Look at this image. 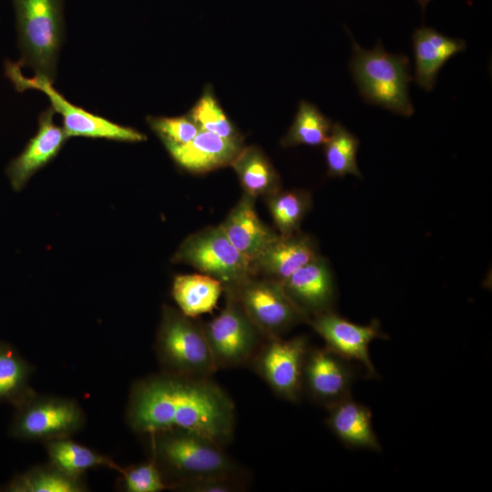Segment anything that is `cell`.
<instances>
[{"label":"cell","mask_w":492,"mask_h":492,"mask_svg":"<svg viewBox=\"0 0 492 492\" xmlns=\"http://www.w3.org/2000/svg\"><path fill=\"white\" fill-rule=\"evenodd\" d=\"M127 422L137 433L184 430L204 436L224 447L233 436L235 405L210 377L168 372L134 384Z\"/></svg>","instance_id":"1"},{"label":"cell","mask_w":492,"mask_h":492,"mask_svg":"<svg viewBox=\"0 0 492 492\" xmlns=\"http://www.w3.org/2000/svg\"><path fill=\"white\" fill-rule=\"evenodd\" d=\"M149 437L152 460L169 488L207 477L241 476L240 467L224 452V447L204 436L170 430Z\"/></svg>","instance_id":"2"},{"label":"cell","mask_w":492,"mask_h":492,"mask_svg":"<svg viewBox=\"0 0 492 492\" xmlns=\"http://www.w3.org/2000/svg\"><path fill=\"white\" fill-rule=\"evenodd\" d=\"M350 70L364 99L394 113L409 117L414 108L408 93L413 77L405 55L386 52L381 42L373 49L363 48L353 37Z\"/></svg>","instance_id":"3"},{"label":"cell","mask_w":492,"mask_h":492,"mask_svg":"<svg viewBox=\"0 0 492 492\" xmlns=\"http://www.w3.org/2000/svg\"><path fill=\"white\" fill-rule=\"evenodd\" d=\"M15 12L21 67L54 82L65 38L64 0H11Z\"/></svg>","instance_id":"4"},{"label":"cell","mask_w":492,"mask_h":492,"mask_svg":"<svg viewBox=\"0 0 492 492\" xmlns=\"http://www.w3.org/2000/svg\"><path fill=\"white\" fill-rule=\"evenodd\" d=\"M156 353L164 372L210 377L218 370L203 327L169 305L162 307Z\"/></svg>","instance_id":"5"},{"label":"cell","mask_w":492,"mask_h":492,"mask_svg":"<svg viewBox=\"0 0 492 492\" xmlns=\"http://www.w3.org/2000/svg\"><path fill=\"white\" fill-rule=\"evenodd\" d=\"M5 72L18 92L36 89L46 95L51 103L50 107L62 117L63 129L67 138H106L121 142H140L147 139L145 134L133 128L117 124L70 103L47 78L36 75L31 78L26 77L19 62L6 60Z\"/></svg>","instance_id":"6"},{"label":"cell","mask_w":492,"mask_h":492,"mask_svg":"<svg viewBox=\"0 0 492 492\" xmlns=\"http://www.w3.org/2000/svg\"><path fill=\"white\" fill-rule=\"evenodd\" d=\"M171 261L190 265L217 279L223 288L257 275L253 263L231 244L220 225L207 227L187 237Z\"/></svg>","instance_id":"7"},{"label":"cell","mask_w":492,"mask_h":492,"mask_svg":"<svg viewBox=\"0 0 492 492\" xmlns=\"http://www.w3.org/2000/svg\"><path fill=\"white\" fill-rule=\"evenodd\" d=\"M224 289L234 297L266 339L281 337L292 326L308 321L278 282L253 275Z\"/></svg>","instance_id":"8"},{"label":"cell","mask_w":492,"mask_h":492,"mask_svg":"<svg viewBox=\"0 0 492 492\" xmlns=\"http://www.w3.org/2000/svg\"><path fill=\"white\" fill-rule=\"evenodd\" d=\"M84 424V412L76 401L35 393L15 407L10 435L21 440L48 442L69 437Z\"/></svg>","instance_id":"9"},{"label":"cell","mask_w":492,"mask_h":492,"mask_svg":"<svg viewBox=\"0 0 492 492\" xmlns=\"http://www.w3.org/2000/svg\"><path fill=\"white\" fill-rule=\"evenodd\" d=\"M203 329L218 369L251 363L261 345V333L228 292L225 308Z\"/></svg>","instance_id":"10"},{"label":"cell","mask_w":492,"mask_h":492,"mask_svg":"<svg viewBox=\"0 0 492 492\" xmlns=\"http://www.w3.org/2000/svg\"><path fill=\"white\" fill-rule=\"evenodd\" d=\"M309 347L303 335L286 340L267 338L251 364L277 395L298 402L302 395V370Z\"/></svg>","instance_id":"11"},{"label":"cell","mask_w":492,"mask_h":492,"mask_svg":"<svg viewBox=\"0 0 492 492\" xmlns=\"http://www.w3.org/2000/svg\"><path fill=\"white\" fill-rule=\"evenodd\" d=\"M357 375L354 362L326 346L309 347L302 370V394L329 408L351 396V388Z\"/></svg>","instance_id":"12"},{"label":"cell","mask_w":492,"mask_h":492,"mask_svg":"<svg viewBox=\"0 0 492 492\" xmlns=\"http://www.w3.org/2000/svg\"><path fill=\"white\" fill-rule=\"evenodd\" d=\"M308 323L323 339L326 347L348 360L361 364L369 377H378L370 358L369 345L373 340L386 339L387 336L381 331L377 320H373L367 325H360L331 310L310 318Z\"/></svg>","instance_id":"13"},{"label":"cell","mask_w":492,"mask_h":492,"mask_svg":"<svg viewBox=\"0 0 492 492\" xmlns=\"http://www.w3.org/2000/svg\"><path fill=\"white\" fill-rule=\"evenodd\" d=\"M54 114L51 107L39 114L36 134L8 164L5 172L15 190H21L36 171L55 159L68 138L54 122Z\"/></svg>","instance_id":"14"},{"label":"cell","mask_w":492,"mask_h":492,"mask_svg":"<svg viewBox=\"0 0 492 492\" xmlns=\"http://www.w3.org/2000/svg\"><path fill=\"white\" fill-rule=\"evenodd\" d=\"M282 287L308 320L331 311L335 300L336 290L331 268L326 259L320 255L293 272Z\"/></svg>","instance_id":"15"},{"label":"cell","mask_w":492,"mask_h":492,"mask_svg":"<svg viewBox=\"0 0 492 492\" xmlns=\"http://www.w3.org/2000/svg\"><path fill=\"white\" fill-rule=\"evenodd\" d=\"M164 146L179 168L194 174L231 165L243 148L242 139L224 138L203 129L186 144Z\"/></svg>","instance_id":"16"},{"label":"cell","mask_w":492,"mask_h":492,"mask_svg":"<svg viewBox=\"0 0 492 492\" xmlns=\"http://www.w3.org/2000/svg\"><path fill=\"white\" fill-rule=\"evenodd\" d=\"M254 202L255 198L244 193L220 224L231 244L252 263L280 236L260 220Z\"/></svg>","instance_id":"17"},{"label":"cell","mask_w":492,"mask_h":492,"mask_svg":"<svg viewBox=\"0 0 492 492\" xmlns=\"http://www.w3.org/2000/svg\"><path fill=\"white\" fill-rule=\"evenodd\" d=\"M317 255L312 238L298 231L290 236H279L258 256L253 265L257 274L282 284Z\"/></svg>","instance_id":"18"},{"label":"cell","mask_w":492,"mask_h":492,"mask_svg":"<svg viewBox=\"0 0 492 492\" xmlns=\"http://www.w3.org/2000/svg\"><path fill=\"white\" fill-rule=\"evenodd\" d=\"M466 46L464 40L448 37L434 28L425 26L417 28L413 35L417 85L425 91H431L444 64L464 51Z\"/></svg>","instance_id":"19"},{"label":"cell","mask_w":492,"mask_h":492,"mask_svg":"<svg viewBox=\"0 0 492 492\" xmlns=\"http://www.w3.org/2000/svg\"><path fill=\"white\" fill-rule=\"evenodd\" d=\"M326 424L348 448L381 452V444L373 427V415L368 406L351 396L328 408Z\"/></svg>","instance_id":"20"},{"label":"cell","mask_w":492,"mask_h":492,"mask_svg":"<svg viewBox=\"0 0 492 492\" xmlns=\"http://www.w3.org/2000/svg\"><path fill=\"white\" fill-rule=\"evenodd\" d=\"M244 193L257 198L269 196L281 190L278 172L257 146L242 148L231 163Z\"/></svg>","instance_id":"21"},{"label":"cell","mask_w":492,"mask_h":492,"mask_svg":"<svg viewBox=\"0 0 492 492\" xmlns=\"http://www.w3.org/2000/svg\"><path fill=\"white\" fill-rule=\"evenodd\" d=\"M223 284L206 274H180L172 283V297L179 311L190 318L211 312L217 305Z\"/></svg>","instance_id":"22"},{"label":"cell","mask_w":492,"mask_h":492,"mask_svg":"<svg viewBox=\"0 0 492 492\" xmlns=\"http://www.w3.org/2000/svg\"><path fill=\"white\" fill-rule=\"evenodd\" d=\"M33 368L10 343L0 342V403L15 407L36 392L28 381Z\"/></svg>","instance_id":"23"},{"label":"cell","mask_w":492,"mask_h":492,"mask_svg":"<svg viewBox=\"0 0 492 492\" xmlns=\"http://www.w3.org/2000/svg\"><path fill=\"white\" fill-rule=\"evenodd\" d=\"M46 451L51 465L70 476L79 477L85 471L97 466L121 471L110 458L67 437L46 442Z\"/></svg>","instance_id":"24"},{"label":"cell","mask_w":492,"mask_h":492,"mask_svg":"<svg viewBox=\"0 0 492 492\" xmlns=\"http://www.w3.org/2000/svg\"><path fill=\"white\" fill-rule=\"evenodd\" d=\"M267 205L280 236L300 231V226L312 206L309 192L301 190H278L266 197Z\"/></svg>","instance_id":"25"},{"label":"cell","mask_w":492,"mask_h":492,"mask_svg":"<svg viewBox=\"0 0 492 492\" xmlns=\"http://www.w3.org/2000/svg\"><path fill=\"white\" fill-rule=\"evenodd\" d=\"M79 477L64 473L54 466H36L16 476L4 489L9 492H81Z\"/></svg>","instance_id":"26"},{"label":"cell","mask_w":492,"mask_h":492,"mask_svg":"<svg viewBox=\"0 0 492 492\" xmlns=\"http://www.w3.org/2000/svg\"><path fill=\"white\" fill-rule=\"evenodd\" d=\"M332 127L331 120L314 105L302 100L294 121L281 143L283 147L323 145Z\"/></svg>","instance_id":"27"},{"label":"cell","mask_w":492,"mask_h":492,"mask_svg":"<svg viewBox=\"0 0 492 492\" xmlns=\"http://www.w3.org/2000/svg\"><path fill=\"white\" fill-rule=\"evenodd\" d=\"M324 145V156L331 177L354 175L361 178L356 155L359 139L339 123L333 125Z\"/></svg>","instance_id":"28"},{"label":"cell","mask_w":492,"mask_h":492,"mask_svg":"<svg viewBox=\"0 0 492 492\" xmlns=\"http://www.w3.org/2000/svg\"><path fill=\"white\" fill-rule=\"evenodd\" d=\"M200 129L230 139H242L241 135L215 98L211 87L207 86L195 106L189 113Z\"/></svg>","instance_id":"29"},{"label":"cell","mask_w":492,"mask_h":492,"mask_svg":"<svg viewBox=\"0 0 492 492\" xmlns=\"http://www.w3.org/2000/svg\"><path fill=\"white\" fill-rule=\"evenodd\" d=\"M151 130L163 145H183L190 142L200 131L198 124L190 115L182 117H148Z\"/></svg>","instance_id":"30"},{"label":"cell","mask_w":492,"mask_h":492,"mask_svg":"<svg viewBox=\"0 0 492 492\" xmlns=\"http://www.w3.org/2000/svg\"><path fill=\"white\" fill-rule=\"evenodd\" d=\"M120 473L123 477V488L128 492H159L169 488L153 460L121 468Z\"/></svg>","instance_id":"31"},{"label":"cell","mask_w":492,"mask_h":492,"mask_svg":"<svg viewBox=\"0 0 492 492\" xmlns=\"http://www.w3.org/2000/svg\"><path fill=\"white\" fill-rule=\"evenodd\" d=\"M244 488L241 476H219L184 482L173 489L185 492H236Z\"/></svg>","instance_id":"32"}]
</instances>
